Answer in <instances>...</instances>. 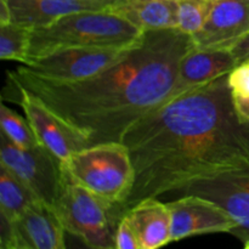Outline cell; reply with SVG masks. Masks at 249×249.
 <instances>
[{
	"mask_svg": "<svg viewBox=\"0 0 249 249\" xmlns=\"http://www.w3.org/2000/svg\"><path fill=\"white\" fill-rule=\"evenodd\" d=\"M135 170L129 208L168 198L199 179L249 160V125L236 112L228 74L165 102L122 138Z\"/></svg>",
	"mask_w": 249,
	"mask_h": 249,
	"instance_id": "cell-1",
	"label": "cell"
},
{
	"mask_svg": "<svg viewBox=\"0 0 249 249\" xmlns=\"http://www.w3.org/2000/svg\"><path fill=\"white\" fill-rule=\"evenodd\" d=\"M194 48L178 28L145 32L125 57L96 75L51 82L22 66L7 72V84L40 100L88 143L121 142L140 119L173 96L181 58Z\"/></svg>",
	"mask_w": 249,
	"mask_h": 249,
	"instance_id": "cell-2",
	"label": "cell"
},
{
	"mask_svg": "<svg viewBox=\"0 0 249 249\" xmlns=\"http://www.w3.org/2000/svg\"><path fill=\"white\" fill-rule=\"evenodd\" d=\"M143 34L111 9L75 12L32 29L29 61L71 48L125 50L140 43Z\"/></svg>",
	"mask_w": 249,
	"mask_h": 249,
	"instance_id": "cell-3",
	"label": "cell"
},
{
	"mask_svg": "<svg viewBox=\"0 0 249 249\" xmlns=\"http://www.w3.org/2000/svg\"><path fill=\"white\" fill-rule=\"evenodd\" d=\"M66 172V170H65ZM66 232L94 248L116 249V233L126 209L71 179H66L53 206Z\"/></svg>",
	"mask_w": 249,
	"mask_h": 249,
	"instance_id": "cell-4",
	"label": "cell"
},
{
	"mask_svg": "<svg viewBox=\"0 0 249 249\" xmlns=\"http://www.w3.org/2000/svg\"><path fill=\"white\" fill-rule=\"evenodd\" d=\"M62 163L71 179L107 201L122 204L125 208V202L134 186L135 170L124 143L90 145L73 153Z\"/></svg>",
	"mask_w": 249,
	"mask_h": 249,
	"instance_id": "cell-5",
	"label": "cell"
},
{
	"mask_svg": "<svg viewBox=\"0 0 249 249\" xmlns=\"http://www.w3.org/2000/svg\"><path fill=\"white\" fill-rule=\"evenodd\" d=\"M0 164L14 173L40 202L53 207L66 179L62 160L43 145L22 148L0 134Z\"/></svg>",
	"mask_w": 249,
	"mask_h": 249,
	"instance_id": "cell-6",
	"label": "cell"
},
{
	"mask_svg": "<svg viewBox=\"0 0 249 249\" xmlns=\"http://www.w3.org/2000/svg\"><path fill=\"white\" fill-rule=\"evenodd\" d=\"M185 195L206 197L223 207L236 223L231 235L243 243L249 242V160L226 172L191 182L173 192L165 202Z\"/></svg>",
	"mask_w": 249,
	"mask_h": 249,
	"instance_id": "cell-7",
	"label": "cell"
},
{
	"mask_svg": "<svg viewBox=\"0 0 249 249\" xmlns=\"http://www.w3.org/2000/svg\"><path fill=\"white\" fill-rule=\"evenodd\" d=\"M130 49H63L34 58L22 67L32 74L51 82H77L111 67L125 57Z\"/></svg>",
	"mask_w": 249,
	"mask_h": 249,
	"instance_id": "cell-8",
	"label": "cell"
},
{
	"mask_svg": "<svg viewBox=\"0 0 249 249\" xmlns=\"http://www.w3.org/2000/svg\"><path fill=\"white\" fill-rule=\"evenodd\" d=\"M5 89H9L10 94L16 97L15 101L23 109L24 117L31 124L39 143L58 160L66 162L73 153L89 146L80 134L70 128L40 100L7 83Z\"/></svg>",
	"mask_w": 249,
	"mask_h": 249,
	"instance_id": "cell-9",
	"label": "cell"
},
{
	"mask_svg": "<svg viewBox=\"0 0 249 249\" xmlns=\"http://www.w3.org/2000/svg\"><path fill=\"white\" fill-rule=\"evenodd\" d=\"M9 245L26 249H68L67 232L55 209L38 201L14 224L1 220V248Z\"/></svg>",
	"mask_w": 249,
	"mask_h": 249,
	"instance_id": "cell-10",
	"label": "cell"
},
{
	"mask_svg": "<svg viewBox=\"0 0 249 249\" xmlns=\"http://www.w3.org/2000/svg\"><path fill=\"white\" fill-rule=\"evenodd\" d=\"M167 204L172 215V242L204 233H231L236 228L230 214L206 197L185 195Z\"/></svg>",
	"mask_w": 249,
	"mask_h": 249,
	"instance_id": "cell-11",
	"label": "cell"
},
{
	"mask_svg": "<svg viewBox=\"0 0 249 249\" xmlns=\"http://www.w3.org/2000/svg\"><path fill=\"white\" fill-rule=\"evenodd\" d=\"M248 36V0H220L212 2L203 27L191 39L201 50L232 51Z\"/></svg>",
	"mask_w": 249,
	"mask_h": 249,
	"instance_id": "cell-12",
	"label": "cell"
},
{
	"mask_svg": "<svg viewBox=\"0 0 249 249\" xmlns=\"http://www.w3.org/2000/svg\"><path fill=\"white\" fill-rule=\"evenodd\" d=\"M10 23L34 29L45 27L67 15L112 9L109 0H0Z\"/></svg>",
	"mask_w": 249,
	"mask_h": 249,
	"instance_id": "cell-13",
	"label": "cell"
},
{
	"mask_svg": "<svg viewBox=\"0 0 249 249\" xmlns=\"http://www.w3.org/2000/svg\"><path fill=\"white\" fill-rule=\"evenodd\" d=\"M238 65L231 50H201L194 46L180 61L172 99L229 74Z\"/></svg>",
	"mask_w": 249,
	"mask_h": 249,
	"instance_id": "cell-14",
	"label": "cell"
},
{
	"mask_svg": "<svg viewBox=\"0 0 249 249\" xmlns=\"http://www.w3.org/2000/svg\"><path fill=\"white\" fill-rule=\"evenodd\" d=\"M125 218L138 235L142 248L160 249L172 242V215L167 202L160 198L141 199L128 209Z\"/></svg>",
	"mask_w": 249,
	"mask_h": 249,
	"instance_id": "cell-15",
	"label": "cell"
},
{
	"mask_svg": "<svg viewBox=\"0 0 249 249\" xmlns=\"http://www.w3.org/2000/svg\"><path fill=\"white\" fill-rule=\"evenodd\" d=\"M178 0H126L112 7L142 32L178 28Z\"/></svg>",
	"mask_w": 249,
	"mask_h": 249,
	"instance_id": "cell-16",
	"label": "cell"
},
{
	"mask_svg": "<svg viewBox=\"0 0 249 249\" xmlns=\"http://www.w3.org/2000/svg\"><path fill=\"white\" fill-rule=\"evenodd\" d=\"M39 199L7 168L0 164V215L1 220L14 224Z\"/></svg>",
	"mask_w": 249,
	"mask_h": 249,
	"instance_id": "cell-17",
	"label": "cell"
},
{
	"mask_svg": "<svg viewBox=\"0 0 249 249\" xmlns=\"http://www.w3.org/2000/svg\"><path fill=\"white\" fill-rule=\"evenodd\" d=\"M32 29L15 23L0 24V57L26 65L29 61Z\"/></svg>",
	"mask_w": 249,
	"mask_h": 249,
	"instance_id": "cell-18",
	"label": "cell"
},
{
	"mask_svg": "<svg viewBox=\"0 0 249 249\" xmlns=\"http://www.w3.org/2000/svg\"><path fill=\"white\" fill-rule=\"evenodd\" d=\"M1 133L15 145L22 148H31L39 145V141L26 117H21L10 107L2 104L0 107Z\"/></svg>",
	"mask_w": 249,
	"mask_h": 249,
	"instance_id": "cell-19",
	"label": "cell"
},
{
	"mask_svg": "<svg viewBox=\"0 0 249 249\" xmlns=\"http://www.w3.org/2000/svg\"><path fill=\"white\" fill-rule=\"evenodd\" d=\"M178 29L195 36L206 22L212 2L209 0H178Z\"/></svg>",
	"mask_w": 249,
	"mask_h": 249,
	"instance_id": "cell-20",
	"label": "cell"
},
{
	"mask_svg": "<svg viewBox=\"0 0 249 249\" xmlns=\"http://www.w3.org/2000/svg\"><path fill=\"white\" fill-rule=\"evenodd\" d=\"M228 83L233 97H249V62L240 63L228 74Z\"/></svg>",
	"mask_w": 249,
	"mask_h": 249,
	"instance_id": "cell-21",
	"label": "cell"
},
{
	"mask_svg": "<svg viewBox=\"0 0 249 249\" xmlns=\"http://www.w3.org/2000/svg\"><path fill=\"white\" fill-rule=\"evenodd\" d=\"M116 249H142L139 241L138 235L125 215L121 220L118 225V230L116 233Z\"/></svg>",
	"mask_w": 249,
	"mask_h": 249,
	"instance_id": "cell-22",
	"label": "cell"
},
{
	"mask_svg": "<svg viewBox=\"0 0 249 249\" xmlns=\"http://www.w3.org/2000/svg\"><path fill=\"white\" fill-rule=\"evenodd\" d=\"M233 104L241 121L249 125V97H233Z\"/></svg>",
	"mask_w": 249,
	"mask_h": 249,
	"instance_id": "cell-23",
	"label": "cell"
},
{
	"mask_svg": "<svg viewBox=\"0 0 249 249\" xmlns=\"http://www.w3.org/2000/svg\"><path fill=\"white\" fill-rule=\"evenodd\" d=\"M232 53H235L238 63L246 62L249 60V36L233 49Z\"/></svg>",
	"mask_w": 249,
	"mask_h": 249,
	"instance_id": "cell-24",
	"label": "cell"
},
{
	"mask_svg": "<svg viewBox=\"0 0 249 249\" xmlns=\"http://www.w3.org/2000/svg\"><path fill=\"white\" fill-rule=\"evenodd\" d=\"M67 245L68 249H102V248H94L91 246L87 245L84 241H82L80 238L75 237V236L70 235L67 233Z\"/></svg>",
	"mask_w": 249,
	"mask_h": 249,
	"instance_id": "cell-25",
	"label": "cell"
},
{
	"mask_svg": "<svg viewBox=\"0 0 249 249\" xmlns=\"http://www.w3.org/2000/svg\"><path fill=\"white\" fill-rule=\"evenodd\" d=\"M1 249H26V248L21 247V246H17V245H9V246H6V247H2Z\"/></svg>",
	"mask_w": 249,
	"mask_h": 249,
	"instance_id": "cell-26",
	"label": "cell"
},
{
	"mask_svg": "<svg viewBox=\"0 0 249 249\" xmlns=\"http://www.w3.org/2000/svg\"><path fill=\"white\" fill-rule=\"evenodd\" d=\"M112 2H113L114 5H118V4H121V2H124V1H126V0H111ZM113 5V6H114Z\"/></svg>",
	"mask_w": 249,
	"mask_h": 249,
	"instance_id": "cell-27",
	"label": "cell"
},
{
	"mask_svg": "<svg viewBox=\"0 0 249 249\" xmlns=\"http://www.w3.org/2000/svg\"><path fill=\"white\" fill-rule=\"evenodd\" d=\"M243 249H249V242L245 243V248H243Z\"/></svg>",
	"mask_w": 249,
	"mask_h": 249,
	"instance_id": "cell-28",
	"label": "cell"
},
{
	"mask_svg": "<svg viewBox=\"0 0 249 249\" xmlns=\"http://www.w3.org/2000/svg\"><path fill=\"white\" fill-rule=\"evenodd\" d=\"M211 2H215V1H220V0H209Z\"/></svg>",
	"mask_w": 249,
	"mask_h": 249,
	"instance_id": "cell-29",
	"label": "cell"
},
{
	"mask_svg": "<svg viewBox=\"0 0 249 249\" xmlns=\"http://www.w3.org/2000/svg\"><path fill=\"white\" fill-rule=\"evenodd\" d=\"M109 1H111V0H109ZM113 5H114V4H113Z\"/></svg>",
	"mask_w": 249,
	"mask_h": 249,
	"instance_id": "cell-30",
	"label": "cell"
},
{
	"mask_svg": "<svg viewBox=\"0 0 249 249\" xmlns=\"http://www.w3.org/2000/svg\"><path fill=\"white\" fill-rule=\"evenodd\" d=\"M142 249H145V248H142Z\"/></svg>",
	"mask_w": 249,
	"mask_h": 249,
	"instance_id": "cell-31",
	"label": "cell"
},
{
	"mask_svg": "<svg viewBox=\"0 0 249 249\" xmlns=\"http://www.w3.org/2000/svg\"><path fill=\"white\" fill-rule=\"evenodd\" d=\"M248 62H249V60H248Z\"/></svg>",
	"mask_w": 249,
	"mask_h": 249,
	"instance_id": "cell-32",
	"label": "cell"
},
{
	"mask_svg": "<svg viewBox=\"0 0 249 249\" xmlns=\"http://www.w3.org/2000/svg\"><path fill=\"white\" fill-rule=\"evenodd\" d=\"M248 1H249V0H248Z\"/></svg>",
	"mask_w": 249,
	"mask_h": 249,
	"instance_id": "cell-33",
	"label": "cell"
}]
</instances>
